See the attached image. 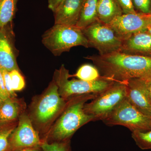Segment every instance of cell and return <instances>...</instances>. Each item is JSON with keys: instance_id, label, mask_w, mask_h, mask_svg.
<instances>
[{"instance_id": "obj_1", "label": "cell", "mask_w": 151, "mask_h": 151, "mask_svg": "<svg viewBox=\"0 0 151 151\" xmlns=\"http://www.w3.org/2000/svg\"><path fill=\"white\" fill-rule=\"evenodd\" d=\"M84 58L91 60L103 78L117 83L134 79L151 78V57L115 52L105 55H93Z\"/></svg>"}, {"instance_id": "obj_2", "label": "cell", "mask_w": 151, "mask_h": 151, "mask_svg": "<svg viewBox=\"0 0 151 151\" xmlns=\"http://www.w3.org/2000/svg\"><path fill=\"white\" fill-rule=\"evenodd\" d=\"M67 101L60 95L52 80L42 94L33 98L28 113L33 125L42 140L65 109Z\"/></svg>"}, {"instance_id": "obj_3", "label": "cell", "mask_w": 151, "mask_h": 151, "mask_svg": "<svg viewBox=\"0 0 151 151\" xmlns=\"http://www.w3.org/2000/svg\"><path fill=\"white\" fill-rule=\"evenodd\" d=\"M97 94H88L76 96L67 101L64 111L50 128L44 140L49 142L69 140L76 131L94 117L86 114L84 105Z\"/></svg>"}, {"instance_id": "obj_4", "label": "cell", "mask_w": 151, "mask_h": 151, "mask_svg": "<svg viewBox=\"0 0 151 151\" xmlns=\"http://www.w3.org/2000/svg\"><path fill=\"white\" fill-rule=\"evenodd\" d=\"M42 43L55 56L68 52L73 47H89L82 30L76 26L55 24L42 36Z\"/></svg>"}, {"instance_id": "obj_5", "label": "cell", "mask_w": 151, "mask_h": 151, "mask_svg": "<svg viewBox=\"0 0 151 151\" xmlns=\"http://www.w3.org/2000/svg\"><path fill=\"white\" fill-rule=\"evenodd\" d=\"M70 75L69 70L62 64L55 71L52 80L58 86L60 95L66 101L83 94H99L116 83L104 78L93 81L74 78L69 80Z\"/></svg>"}, {"instance_id": "obj_6", "label": "cell", "mask_w": 151, "mask_h": 151, "mask_svg": "<svg viewBox=\"0 0 151 151\" xmlns=\"http://www.w3.org/2000/svg\"><path fill=\"white\" fill-rule=\"evenodd\" d=\"M127 97L126 83L116 82L84 105V112L94 117V121H103Z\"/></svg>"}, {"instance_id": "obj_7", "label": "cell", "mask_w": 151, "mask_h": 151, "mask_svg": "<svg viewBox=\"0 0 151 151\" xmlns=\"http://www.w3.org/2000/svg\"><path fill=\"white\" fill-rule=\"evenodd\" d=\"M102 121L108 126H123L132 132L151 130V117L138 110L127 98Z\"/></svg>"}, {"instance_id": "obj_8", "label": "cell", "mask_w": 151, "mask_h": 151, "mask_svg": "<svg viewBox=\"0 0 151 151\" xmlns=\"http://www.w3.org/2000/svg\"><path fill=\"white\" fill-rule=\"evenodd\" d=\"M81 30L89 47L96 49L100 55L121 50L123 40L108 25L97 21Z\"/></svg>"}, {"instance_id": "obj_9", "label": "cell", "mask_w": 151, "mask_h": 151, "mask_svg": "<svg viewBox=\"0 0 151 151\" xmlns=\"http://www.w3.org/2000/svg\"><path fill=\"white\" fill-rule=\"evenodd\" d=\"M43 141L33 125L27 112L19 116L18 124L9 138L10 151H18L27 148L41 147Z\"/></svg>"}, {"instance_id": "obj_10", "label": "cell", "mask_w": 151, "mask_h": 151, "mask_svg": "<svg viewBox=\"0 0 151 151\" xmlns=\"http://www.w3.org/2000/svg\"><path fill=\"white\" fill-rule=\"evenodd\" d=\"M151 23V14L137 13L123 14L107 25L123 40L136 33L146 31Z\"/></svg>"}, {"instance_id": "obj_11", "label": "cell", "mask_w": 151, "mask_h": 151, "mask_svg": "<svg viewBox=\"0 0 151 151\" xmlns=\"http://www.w3.org/2000/svg\"><path fill=\"white\" fill-rule=\"evenodd\" d=\"M18 54L12 22L0 29V67L9 72L14 70L20 71L17 63Z\"/></svg>"}, {"instance_id": "obj_12", "label": "cell", "mask_w": 151, "mask_h": 151, "mask_svg": "<svg viewBox=\"0 0 151 151\" xmlns=\"http://www.w3.org/2000/svg\"><path fill=\"white\" fill-rule=\"evenodd\" d=\"M128 101L138 110L151 117V98L144 79L134 78L126 82Z\"/></svg>"}, {"instance_id": "obj_13", "label": "cell", "mask_w": 151, "mask_h": 151, "mask_svg": "<svg viewBox=\"0 0 151 151\" xmlns=\"http://www.w3.org/2000/svg\"><path fill=\"white\" fill-rule=\"evenodd\" d=\"M122 53L151 57V36L147 31L136 33L123 40Z\"/></svg>"}, {"instance_id": "obj_14", "label": "cell", "mask_w": 151, "mask_h": 151, "mask_svg": "<svg viewBox=\"0 0 151 151\" xmlns=\"http://www.w3.org/2000/svg\"><path fill=\"white\" fill-rule=\"evenodd\" d=\"M84 0H65L53 13L55 24L75 26Z\"/></svg>"}, {"instance_id": "obj_15", "label": "cell", "mask_w": 151, "mask_h": 151, "mask_svg": "<svg viewBox=\"0 0 151 151\" xmlns=\"http://www.w3.org/2000/svg\"><path fill=\"white\" fill-rule=\"evenodd\" d=\"M26 108L25 103L17 97H9L4 100L0 108V122H8L19 119Z\"/></svg>"}, {"instance_id": "obj_16", "label": "cell", "mask_w": 151, "mask_h": 151, "mask_svg": "<svg viewBox=\"0 0 151 151\" xmlns=\"http://www.w3.org/2000/svg\"><path fill=\"white\" fill-rule=\"evenodd\" d=\"M123 14L122 9L116 0H98L97 15L99 22L108 24Z\"/></svg>"}, {"instance_id": "obj_17", "label": "cell", "mask_w": 151, "mask_h": 151, "mask_svg": "<svg viewBox=\"0 0 151 151\" xmlns=\"http://www.w3.org/2000/svg\"><path fill=\"white\" fill-rule=\"evenodd\" d=\"M98 0H84L76 27L81 29L98 21L97 5Z\"/></svg>"}, {"instance_id": "obj_18", "label": "cell", "mask_w": 151, "mask_h": 151, "mask_svg": "<svg viewBox=\"0 0 151 151\" xmlns=\"http://www.w3.org/2000/svg\"><path fill=\"white\" fill-rule=\"evenodd\" d=\"M18 0H0V29L13 22Z\"/></svg>"}, {"instance_id": "obj_19", "label": "cell", "mask_w": 151, "mask_h": 151, "mask_svg": "<svg viewBox=\"0 0 151 151\" xmlns=\"http://www.w3.org/2000/svg\"><path fill=\"white\" fill-rule=\"evenodd\" d=\"M18 120L0 122V151H10V137L17 126Z\"/></svg>"}, {"instance_id": "obj_20", "label": "cell", "mask_w": 151, "mask_h": 151, "mask_svg": "<svg viewBox=\"0 0 151 151\" xmlns=\"http://www.w3.org/2000/svg\"><path fill=\"white\" fill-rule=\"evenodd\" d=\"M71 76L77 77L78 79L88 81H96L103 78L98 69L94 65L89 64L81 65L76 73Z\"/></svg>"}, {"instance_id": "obj_21", "label": "cell", "mask_w": 151, "mask_h": 151, "mask_svg": "<svg viewBox=\"0 0 151 151\" xmlns=\"http://www.w3.org/2000/svg\"><path fill=\"white\" fill-rule=\"evenodd\" d=\"M132 139L142 150H151V130L146 132H132Z\"/></svg>"}, {"instance_id": "obj_22", "label": "cell", "mask_w": 151, "mask_h": 151, "mask_svg": "<svg viewBox=\"0 0 151 151\" xmlns=\"http://www.w3.org/2000/svg\"><path fill=\"white\" fill-rule=\"evenodd\" d=\"M41 147L42 151H72L70 140L51 142L43 141Z\"/></svg>"}, {"instance_id": "obj_23", "label": "cell", "mask_w": 151, "mask_h": 151, "mask_svg": "<svg viewBox=\"0 0 151 151\" xmlns=\"http://www.w3.org/2000/svg\"><path fill=\"white\" fill-rule=\"evenodd\" d=\"M13 89L14 92L22 90L25 86L24 78L20 71L14 70L9 72Z\"/></svg>"}, {"instance_id": "obj_24", "label": "cell", "mask_w": 151, "mask_h": 151, "mask_svg": "<svg viewBox=\"0 0 151 151\" xmlns=\"http://www.w3.org/2000/svg\"><path fill=\"white\" fill-rule=\"evenodd\" d=\"M135 10L137 13L150 14L151 0H132Z\"/></svg>"}, {"instance_id": "obj_25", "label": "cell", "mask_w": 151, "mask_h": 151, "mask_svg": "<svg viewBox=\"0 0 151 151\" xmlns=\"http://www.w3.org/2000/svg\"><path fill=\"white\" fill-rule=\"evenodd\" d=\"M2 74L3 79L5 86L7 91L8 92L10 97H17V95L15 92L14 91L12 86V82L10 76L9 75V72L6 70L4 68L0 67Z\"/></svg>"}, {"instance_id": "obj_26", "label": "cell", "mask_w": 151, "mask_h": 151, "mask_svg": "<svg viewBox=\"0 0 151 151\" xmlns=\"http://www.w3.org/2000/svg\"><path fill=\"white\" fill-rule=\"evenodd\" d=\"M121 8L123 14H135V10L132 0H116Z\"/></svg>"}, {"instance_id": "obj_27", "label": "cell", "mask_w": 151, "mask_h": 151, "mask_svg": "<svg viewBox=\"0 0 151 151\" xmlns=\"http://www.w3.org/2000/svg\"><path fill=\"white\" fill-rule=\"evenodd\" d=\"M0 97H1L2 99L4 100L10 97L6 89L1 68H0Z\"/></svg>"}, {"instance_id": "obj_28", "label": "cell", "mask_w": 151, "mask_h": 151, "mask_svg": "<svg viewBox=\"0 0 151 151\" xmlns=\"http://www.w3.org/2000/svg\"><path fill=\"white\" fill-rule=\"evenodd\" d=\"M65 0H48V8L54 12Z\"/></svg>"}, {"instance_id": "obj_29", "label": "cell", "mask_w": 151, "mask_h": 151, "mask_svg": "<svg viewBox=\"0 0 151 151\" xmlns=\"http://www.w3.org/2000/svg\"><path fill=\"white\" fill-rule=\"evenodd\" d=\"M146 87L151 98V78L144 79Z\"/></svg>"}, {"instance_id": "obj_30", "label": "cell", "mask_w": 151, "mask_h": 151, "mask_svg": "<svg viewBox=\"0 0 151 151\" xmlns=\"http://www.w3.org/2000/svg\"><path fill=\"white\" fill-rule=\"evenodd\" d=\"M18 151H42V150L41 147H37L22 149Z\"/></svg>"}, {"instance_id": "obj_31", "label": "cell", "mask_w": 151, "mask_h": 151, "mask_svg": "<svg viewBox=\"0 0 151 151\" xmlns=\"http://www.w3.org/2000/svg\"><path fill=\"white\" fill-rule=\"evenodd\" d=\"M147 31L148 32L151 36V23L147 27Z\"/></svg>"}, {"instance_id": "obj_32", "label": "cell", "mask_w": 151, "mask_h": 151, "mask_svg": "<svg viewBox=\"0 0 151 151\" xmlns=\"http://www.w3.org/2000/svg\"><path fill=\"white\" fill-rule=\"evenodd\" d=\"M4 100L2 99L1 97H0V108H1V107L2 105V104L3 103V102H4Z\"/></svg>"}]
</instances>
